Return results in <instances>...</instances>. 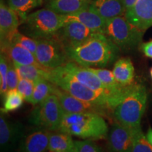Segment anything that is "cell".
Returning <instances> with one entry per match:
<instances>
[{"label": "cell", "instance_id": "21", "mask_svg": "<svg viewBox=\"0 0 152 152\" xmlns=\"http://www.w3.org/2000/svg\"><path fill=\"white\" fill-rule=\"evenodd\" d=\"M113 74L115 80L121 85L133 84L134 79V68L129 58H121L115 62Z\"/></svg>", "mask_w": 152, "mask_h": 152}, {"label": "cell", "instance_id": "24", "mask_svg": "<svg viewBox=\"0 0 152 152\" xmlns=\"http://www.w3.org/2000/svg\"><path fill=\"white\" fill-rule=\"evenodd\" d=\"M43 0H7V4L17 13L19 18L23 21L30 11L39 7Z\"/></svg>", "mask_w": 152, "mask_h": 152}, {"label": "cell", "instance_id": "13", "mask_svg": "<svg viewBox=\"0 0 152 152\" xmlns=\"http://www.w3.org/2000/svg\"><path fill=\"white\" fill-rule=\"evenodd\" d=\"M54 94L58 96L64 113L96 112L106 118H110L112 115L102 108L74 97L69 93L61 90L56 85L54 87Z\"/></svg>", "mask_w": 152, "mask_h": 152}, {"label": "cell", "instance_id": "22", "mask_svg": "<svg viewBox=\"0 0 152 152\" xmlns=\"http://www.w3.org/2000/svg\"><path fill=\"white\" fill-rule=\"evenodd\" d=\"M49 151L75 152V141L72 138L71 134L60 130L51 131Z\"/></svg>", "mask_w": 152, "mask_h": 152}, {"label": "cell", "instance_id": "12", "mask_svg": "<svg viewBox=\"0 0 152 152\" xmlns=\"http://www.w3.org/2000/svg\"><path fill=\"white\" fill-rule=\"evenodd\" d=\"M25 132L24 126L18 121H9L1 113L0 116V148L1 152H10L20 142Z\"/></svg>", "mask_w": 152, "mask_h": 152}, {"label": "cell", "instance_id": "18", "mask_svg": "<svg viewBox=\"0 0 152 152\" xmlns=\"http://www.w3.org/2000/svg\"><path fill=\"white\" fill-rule=\"evenodd\" d=\"M66 20H76L84 24L94 33H104L106 20L94 12L90 9H87L73 14L65 15Z\"/></svg>", "mask_w": 152, "mask_h": 152}, {"label": "cell", "instance_id": "5", "mask_svg": "<svg viewBox=\"0 0 152 152\" xmlns=\"http://www.w3.org/2000/svg\"><path fill=\"white\" fill-rule=\"evenodd\" d=\"M147 101V93L145 87L137 84L134 90L114 109L113 117L121 124L132 130L140 128Z\"/></svg>", "mask_w": 152, "mask_h": 152}, {"label": "cell", "instance_id": "2", "mask_svg": "<svg viewBox=\"0 0 152 152\" xmlns=\"http://www.w3.org/2000/svg\"><path fill=\"white\" fill-rule=\"evenodd\" d=\"M58 130L83 140L107 137L109 127L104 117L96 112L64 113Z\"/></svg>", "mask_w": 152, "mask_h": 152}, {"label": "cell", "instance_id": "15", "mask_svg": "<svg viewBox=\"0 0 152 152\" xmlns=\"http://www.w3.org/2000/svg\"><path fill=\"white\" fill-rule=\"evenodd\" d=\"M51 131L35 128L25 133L19 142L18 152H47L49 151Z\"/></svg>", "mask_w": 152, "mask_h": 152}, {"label": "cell", "instance_id": "16", "mask_svg": "<svg viewBox=\"0 0 152 152\" xmlns=\"http://www.w3.org/2000/svg\"><path fill=\"white\" fill-rule=\"evenodd\" d=\"M125 16L132 25L145 31L152 27V0H137L126 11Z\"/></svg>", "mask_w": 152, "mask_h": 152}, {"label": "cell", "instance_id": "17", "mask_svg": "<svg viewBox=\"0 0 152 152\" xmlns=\"http://www.w3.org/2000/svg\"><path fill=\"white\" fill-rule=\"evenodd\" d=\"M88 9L106 20L125 16L126 11L123 0H92Z\"/></svg>", "mask_w": 152, "mask_h": 152}, {"label": "cell", "instance_id": "9", "mask_svg": "<svg viewBox=\"0 0 152 152\" xmlns=\"http://www.w3.org/2000/svg\"><path fill=\"white\" fill-rule=\"evenodd\" d=\"M62 67L66 72H67L69 75H71L72 77H73L85 86L106 96L109 99L110 105L113 111L111 95H110L109 91L107 90V89L106 88L97 76L91 71L88 68L84 67L73 61H69L67 64L63 66Z\"/></svg>", "mask_w": 152, "mask_h": 152}, {"label": "cell", "instance_id": "10", "mask_svg": "<svg viewBox=\"0 0 152 152\" xmlns=\"http://www.w3.org/2000/svg\"><path fill=\"white\" fill-rule=\"evenodd\" d=\"M94 33L84 24L76 20H68L55 35L65 49L74 48L86 41Z\"/></svg>", "mask_w": 152, "mask_h": 152}, {"label": "cell", "instance_id": "7", "mask_svg": "<svg viewBox=\"0 0 152 152\" xmlns=\"http://www.w3.org/2000/svg\"><path fill=\"white\" fill-rule=\"evenodd\" d=\"M64 111L56 94H52L45 101L34 106L29 122L36 128L49 131L58 130Z\"/></svg>", "mask_w": 152, "mask_h": 152}, {"label": "cell", "instance_id": "14", "mask_svg": "<svg viewBox=\"0 0 152 152\" xmlns=\"http://www.w3.org/2000/svg\"><path fill=\"white\" fill-rule=\"evenodd\" d=\"M20 21L18 15L1 0L0 4V40L1 46L11 43L18 31Z\"/></svg>", "mask_w": 152, "mask_h": 152}, {"label": "cell", "instance_id": "34", "mask_svg": "<svg viewBox=\"0 0 152 152\" xmlns=\"http://www.w3.org/2000/svg\"><path fill=\"white\" fill-rule=\"evenodd\" d=\"M137 1V0H123V2L124 4V6L125 7V9H126V11L130 8H131V7L135 4ZM125 12H126V11H125Z\"/></svg>", "mask_w": 152, "mask_h": 152}, {"label": "cell", "instance_id": "29", "mask_svg": "<svg viewBox=\"0 0 152 152\" xmlns=\"http://www.w3.org/2000/svg\"><path fill=\"white\" fill-rule=\"evenodd\" d=\"M9 62L10 59L1 53L0 56V93L1 96H4L6 93L8 91L7 87V73H8Z\"/></svg>", "mask_w": 152, "mask_h": 152}, {"label": "cell", "instance_id": "31", "mask_svg": "<svg viewBox=\"0 0 152 152\" xmlns=\"http://www.w3.org/2000/svg\"><path fill=\"white\" fill-rule=\"evenodd\" d=\"M75 152H104L102 148L91 140L75 141Z\"/></svg>", "mask_w": 152, "mask_h": 152}, {"label": "cell", "instance_id": "1", "mask_svg": "<svg viewBox=\"0 0 152 152\" xmlns=\"http://www.w3.org/2000/svg\"><path fill=\"white\" fill-rule=\"evenodd\" d=\"M66 51L70 61L84 67L104 68L115 61L120 49L105 35L94 33L79 46Z\"/></svg>", "mask_w": 152, "mask_h": 152}, {"label": "cell", "instance_id": "8", "mask_svg": "<svg viewBox=\"0 0 152 152\" xmlns=\"http://www.w3.org/2000/svg\"><path fill=\"white\" fill-rule=\"evenodd\" d=\"M37 40L35 57L39 64L47 69L64 66L70 59L63 44L55 37Z\"/></svg>", "mask_w": 152, "mask_h": 152}, {"label": "cell", "instance_id": "33", "mask_svg": "<svg viewBox=\"0 0 152 152\" xmlns=\"http://www.w3.org/2000/svg\"><path fill=\"white\" fill-rule=\"evenodd\" d=\"M140 50L147 58H152V39L140 45Z\"/></svg>", "mask_w": 152, "mask_h": 152}, {"label": "cell", "instance_id": "35", "mask_svg": "<svg viewBox=\"0 0 152 152\" xmlns=\"http://www.w3.org/2000/svg\"><path fill=\"white\" fill-rule=\"evenodd\" d=\"M146 137H147L148 141L149 142V143L151 144V145L152 146V128H151V127L148 129L147 135H146Z\"/></svg>", "mask_w": 152, "mask_h": 152}, {"label": "cell", "instance_id": "32", "mask_svg": "<svg viewBox=\"0 0 152 152\" xmlns=\"http://www.w3.org/2000/svg\"><path fill=\"white\" fill-rule=\"evenodd\" d=\"M19 81V77L15 68L14 63L10 60L7 73V87L8 90H16L17 89Z\"/></svg>", "mask_w": 152, "mask_h": 152}, {"label": "cell", "instance_id": "27", "mask_svg": "<svg viewBox=\"0 0 152 152\" xmlns=\"http://www.w3.org/2000/svg\"><path fill=\"white\" fill-rule=\"evenodd\" d=\"M132 152H152V146L142 132L141 127L134 130Z\"/></svg>", "mask_w": 152, "mask_h": 152}, {"label": "cell", "instance_id": "37", "mask_svg": "<svg viewBox=\"0 0 152 152\" xmlns=\"http://www.w3.org/2000/svg\"><path fill=\"white\" fill-rule=\"evenodd\" d=\"M53 152H65V151H53Z\"/></svg>", "mask_w": 152, "mask_h": 152}, {"label": "cell", "instance_id": "26", "mask_svg": "<svg viewBox=\"0 0 152 152\" xmlns=\"http://www.w3.org/2000/svg\"><path fill=\"white\" fill-rule=\"evenodd\" d=\"M3 97V107L1 109V113H2L5 114L16 111L20 109L23 104L24 99L17 89L8 90Z\"/></svg>", "mask_w": 152, "mask_h": 152}, {"label": "cell", "instance_id": "23", "mask_svg": "<svg viewBox=\"0 0 152 152\" xmlns=\"http://www.w3.org/2000/svg\"><path fill=\"white\" fill-rule=\"evenodd\" d=\"M14 64L19 78L30 80L34 82V83L42 79H46L48 80L49 69L34 65H20L15 63Z\"/></svg>", "mask_w": 152, "mask_h": 152}, {"label": "cell", "instance_id": "19", "mask_svg": "<svg viewBox=\"0 0 152 152\" xmlns=\"http://www.w3.org/2000/svg\"><path fill=\"white\" fill-rule=\"evenodd\" d=\"M1 53L5 54L15 64L20 65H34L42 67L37 61L33 53L16 44L9 43L1 46Z\"/></svg>", "mask_w": 152, "mask_h": 152}, {"label": "cell", "instance_id": "28", "mask_svg": "<svg viewBox=\"0 0 152 152\" xmlns=\"http://www.w3.org/2000/svg\"><path fill=\"white\" fill-rule=\"evenodd\" d=\"M11 43L16 44V45L28 49L35 56L37 45V40L35 39H33V38L18 31L13 37Z\"/></svg>", "mask_w": 152, "mask_h": 152}, {"label": "cell", "instance_id": "4", "mask_svg": "<svg viewBox=\"0 0 152 152\" xmlns=\"http://www.w3.org/2000/svg\"><path fill=\"white\" fill-rule=\"evenodd\" d=\"M67 22L65 15L45 8L30 13L23 21L22 31L35 39L54 37Z\"/></svg>", "mask_w": 152, "mask_h": 152}, {"label": "cell", "instance_id": "11", "mask_svg": "<svg viewBox=\"0 0 152 152\" xmlns=\"http://www.w3.org/2000/svg\"><path fill=\"white\" fill-rule=\"evenodd\" d=\"M106 138L108 152H132L134 130L115 121Z\"/></svg>", "mask_w": 152, "mask_h": 152}, {"label": "cell", "instance_id": "25", "mask_svg": "<svg viewBox=\"0 0 152 152\" xmlns=\"http://www.w3.org/2000/svg\"><path fill=\"white\" fill-rule=\"evenodd\" d=\"M55 85L46 79H42L35 83L33 96L30 104L36 106L40 104L48 97L49 95L54 94Z\"/></svg>", "mask_w": 152, "mask_h": 152}, {"label": "cell", "instance_id": "20", "mask_svg": "<svg viewBox=\"0 0 152 152\" xmlns=\"http://www.w3.org/2000/svg\"><path fill=\"white\" fill-rule=\"evenodd\" d=\"M92 0H46L45 7L61 15H69L88 9Z\"/></svg>", "mask_w": 152, "mask_h": 152}, {"label": "cell", "instance_id": "36", "mask_svg": "<svg viewBox=\"0 0 152 152\" xmlns=\"http://www.w3.org/2000/svg\"><path fill=\"white\" fill-rule=\"evenodd\" d=\"M150 75H151V80H152V68L150 69Z\"/></svg>", "mask_w": 152, "mask_h": 152}, {"label": "cell", "instance_id": "30", "mask_svg": "<svg viewBox=\"0 0 152 152\" xmlns=\"http://www.w3.org/2000/svg\"><path fill=\"white\" fill-rule=\"evenodd\" d=\"M35 83L28 79L19 78L17 90L22 95L24 100L30 103L33 96Z\"/></svg>", "mask_w": 152, "mask_h": 152}, {"label": "cell", "instance_id": "3", "mask_svg": "<svg viewBox=\"0 0 152 152\" xmlns=\"http://www.w3.org/2000/svg\"><path fill=\"white\" fill-rule=\"evenodd\" d=\"M48 80L74 97L102 108L113 115L109 99L85 86L66 72L62 66L49 70Z\"/></svg>", "mask_w": 152, "mask_h": 152}, {"label": "cell", "instance_id": "6", "mask_svg": "<svg viewBox=\"0 0 152 152\" xmlns=\"http://www.w3.org/2000/svg\"><path fill=\"white\" fill-rule=\"evenodd\" d=\"M144 31L128 21L125 16L106 20L104 35L113 42L120 50H133L142 44Z\"/></svg>", "mask_w": 152, "mask_h": 152}]
</instances>
